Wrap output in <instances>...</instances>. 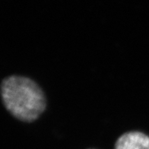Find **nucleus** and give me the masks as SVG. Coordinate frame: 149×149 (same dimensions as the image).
Instances as JSON below:
<instances>
[{
    "instance_id": "f257e3e1",
    "label": "nucleus",
    "mask_w": 149,
    "mask_h": 149,
    "mask_svg": "<svg viewBox=\"0 0 149 149\" xmlns=\"http://www.w3.org/2000/svg\"><path fill=\"white\" fill-rule=\"evenodd\" d=\"M1 97L6 110L25 123L35 121L47 107L43 90L28 77H6L1 83Z\"/></svg>"
},
{
    "instance_id": "f03ea898",
    "label": "nucleus",
    "mask_w": 149,
    "mask_h": 149,
    "mask_svg": "<svg viewBox=\"0 0 149 149\" xmlns=\"http://www.w3.org/2000/svg\"><path fill=\"white\" fill-rule=\"evenodd\" d=\"M114 149H149V136L139 131L127 132L118 138Z\"/></svg>"
}]
</instances>
